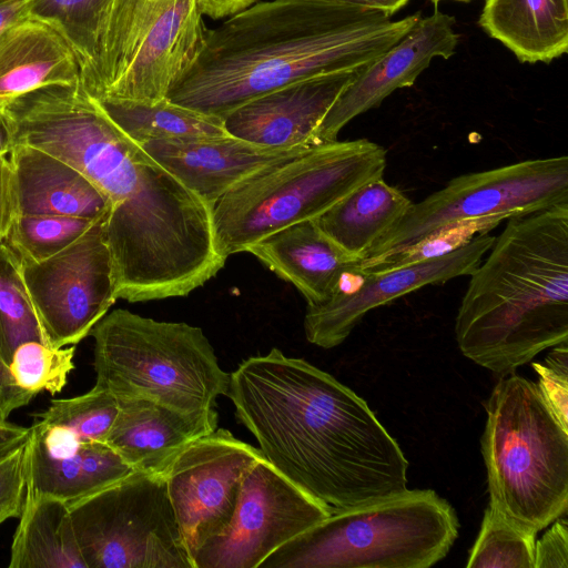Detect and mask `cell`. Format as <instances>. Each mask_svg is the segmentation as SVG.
Here are the masks:
<instances>
[{
  "instance_id": "1",
  "label": "cell",
  "mask_w": 568,
  "mask_h": 568,
  "mask_svg": "<svg viewBox=\"0 0 568 568\" xmlns=\"http://www.w3.org/2000/svg\"><path fill=\"white\" fill-rule=\"evenodd\" d=\"M226 396L264 458L332 513L407 489L408 462L367 403L272 348L230 374Z\"/></svg>"
},
{
  "instance_id": "2",
  "label": "cell",
  "mask_w": 568,
  "mask_h": 568,
  "mask_svg": "<svg viewBox=\"0 0 568 568\" xmlns=\"http://www.w3.org/2000/svg\"><path fill=\"white\" fill-rule=\"evenodd\" d=\"M420 12L390 20L338 0H267L206 31L195 62L166 99L223 118L314 75L366 67L399 41Z\"/></svg>"
},
{
  "instance_id": "3",
  "label": "cell",
  "mask_w": 568,
  "mask_h": 568,
  "mask_svg": "<svg viewBox=\"0 0 568 568\" xmlns=\"http://www.w3.org/2000/svg\"><path fill=\"white\" fill-rule=\"evenodd\" d=\"M507 220L455 321L463 355L499 376L568 342V202Z\"/></svg>"
},
{
  "instance_id": "4",
  "label": "cell",
  "mask_w": 568,
  "mask_h": 568,
  "mask_svg": "<svg viewBox=\"0 0 568 568\" xmlns=\"http://www.w3.org/2000/svg\"><path fill=\"white\" fill-rule=\"evenodd\" d=\"M385 168V149L358 139L315 145L257 171L211 205L219 254L227 260L275 231L317 219Z\"/></svg>"
},
{
  "instance_id": "5",
  "label": "cell",
  "mask_w": 568,
  "mask_h": 568,
  "mask_svg": "<svg viewBox=\"0 0 568 568\" xmlns=\"http://www.w3.org/2000/svg\"><path fill=\"white\" fill-rule=\"evenodd\" d=\"M480 438L489 504L538 532L568 508V428L536 383L501 376L486 402Z\"/></svg>"
},
{
  "instance_id": "6",
  "label": "cell",
  "mask_w": 568,
  "mask_h": 568,
  "mask_svg": "<svg viewBox=\"0 0 568 568\" xmlns=\"http://www.w3.org/2000/svg\"><path fill=\"white\" fill-rule=\"evenodd\" d=\"M459 520L433 489L408 488L333 511L258 568H428L454 545Z\"/></svg>"
},
{
  "instance_id": "7",
  "label": "cell",
  "mask_w": 568,
  "mask_h": 568,
  "mask_svg": "<svg viewBox=\"0 0 568 568\" xmlns=\"http://www.w3.org/2000/svg\"><path fill=\"white\" fill-rule=\"evenodd\" d=\"M94 386L119 400L145 398L185 413L215 409L230 374L199 326L118 308L91 329Z\"/></svg>"
},
{
  "instance_id": "8",
  "label": "cell",
  "mask_w": 568,
  "mask_h": 568,
  "mask_svg": "<svg viewBox=\"0 0 568 568\" xmlns=\"http://www.w3.org/2000/svg\"><path fill=\"white\" fill-rule=\"evenodd\" d=\"M197 0H111L81 83L95 100L166 99L203 49Z\"/></svg>"
},
{
  "instance_id": "9",
  "label": "cell",
  "mask_w": 568,
  "mask_h": 568,
  "mask_svg": "<svg viewBox=\"0 0 568 568\" xmlns=\"http://www.w3.org/2000/svg\"><path fill=\"white\" fill-rule=\"evenodd\" d=\"M68 505L87 568H193L163 474L134 470Z\"/></svg>"
},
{
  "instance_id": "10",
  "label": "cell",
  "mask_w": 568,
  "mask_h": 568,
  "mask_svg": "<svg viewBox=\"0 0 568 568\" xmlns=\"http://www.w3.org/2000/svg\"><path fill=\"white\" fill-rule=\"evenodd\" d=\"M567 202L566 155L459 175L423 201L413 203L362 261L400 252L465 221L509 219Z\"/></svg>"
},
{
  "instance_id": "11",
  "label": "cell",
  "mask_w": 568,
  "mask_h": 568,
  "mask_svg": "<svg viewBox=\"0 0 568 568\" xmlns=\"http://www.w3.org/2000/svg\"><path fill=\"white\" fill-rule=\"evenodd\" d=\"M7 109L17 124V144L39 149L72 166L106 197L140 150L81 81L41 88Z\"/></svg>"
},
{
  "instance_id": "12",
  "label": "cell",
  "mask_w": 568,
  "mask_h": 568,
  "mask_svg": "<svg viewBox=\"0 0 568 568\" xmlns=\"http://www.w3.org/2000/svg\"><path fill=\"white\" fill-rule=\"evenodd\" d=\"M105 215L55 255L40 262L19 261L31 302L52 347L78 344L118 300L104 234Z\"/></svg>"
},
{
  "instance_id": "13",
  "label": "cell",
  "mask_w": 568,
  "mask_h": 568,
  "mask_svg": "<svg viewBox=\"0 0 568 568\" xmlns=\"http://www.w3.org/2000/svg\"><path fill=\"white\" fill-rule=\"evenodd\" d=\"M331 514L261 458L243 478L229 527L196 550L193 568H258L274 550Z\"/></svg>"
},
{
  "instance_id": "14",
  "label": "cell",
  "mask_w": 568,
  "mask_h": 568,
  "mask_svg": "<svg viewBox=\"0 0 568 568\" xmlns=\"http://www.w3.org/2000/svg\"><path fill=\"white\" fill-rule=\"evenodd\" d=\"M261 458L260 448L216 428L186 446L166 469L169 498L191 559L226 530L243 478Z\"/></svg>"
},
{
  "instance_id": "15",
  "label": "cell",
  "mask_w": 568,
  "mask_h": 568,
  "mask_svg": "<svg viewBox=\"0 0 568 568\" xmlns=\"http://www.w3.org/2000/svg\"><path fill=\"white\" fill-rule=\"evenodd\" d=\"M495 239L485 232L438 256L382 272L344 273L325 301L307 305L306 339L323 348L338 346L369 311L425 285L470 275Z\"/></svg>"
},
{
  "instance_id": "16",
  "label": "cell",
  "mask_w": 568,
  "mask_h": 568,
  "mask_svg": "<svg viewBox=\"0 0 568 568\" xmlns=\"http://www.w3.org/2000/svg\"><path fill=\"white\" fill-rule=\"evenodd\" d=\"M458 41L454 17L438 10L420 17L338 97L316 130L315 145L337 141L338 133L351 120L378 106L395 90L412 87L434 58L454 55Z\"/></svg>"
},
{
  "instance_id": "17",
  "label": "cell",
  "mask_w": 568,
  "mask_h": 568,
  "mask_svg": "<svg viewBox=\"0 0 568 568\" xmlns=\"http://www.w3.org/2000/svg\"><path fill=\"white\" fill-rule=\"evenodd\" d=\"M366 67L314 75L260 95L224 115V129L270 148L315 146L324 116Z\"/></svg>"
},
{
  "instance_id": "18",
  "label": "cell",
  "mask_w": 568,
  "mask_h": 568,
  "mask_svg": "<svg viewBox=\"0 0 568 568\" xmlns=\"http://www.w3.org/2000/svg\"><path fill=\"white\" fill-rule=\"evenodd\" d=\"M140 146L210 206L257 171L310 149L270 148L229 134L158 140Z\"/></svg>"
},
{
  "instance_id": "19",
  "label": "cell",
  "mask_w": 568,
  "mask_h": 568,
  "mask_svg": "<svg viewBox=\"0 0 568 568\" xmlns=\"http://www.w3.org/2000/svg\"><path fill=\"white\" fill-rule=\"evenodd\" d=\"M217 419L216 409L185 413L145 398L121 399L105 443L134 470L164 475L186 446L217 428Z\"/></svg>"
},
{
  "instance_id": "20",
  "label": "cell",
  "mask_w": 568,
  "mask_h": 568,
  "mask_svg": "<svg viewBox=\"0 0 568 568\" xmlns=\"http://www.w3.org/2000/svg\"><path fill=\"white\" fill-rule=\"evenodd\" d=\"M18 215H60L98 220L111 206L85 175L50 154L17 144L9 158Z\"/></svg>"
},
{
  "instance_id": "21",
  "label": "cell",
  "mask_w": 568,
  "mask_h": 568,
  "mask_svg": "<svg viewBox=\"0 0 568 568\" xmlns=\"http://www.w3.org/2000/svg\"><path fill=\"white\" fill-rule=\"evenodd\" d=\"M80 81L74 51L49 24L29 17L1 34L0 109L41 88Z\"/></svg>"
},
{
  "instance_id": "22",
  "label": "cell",
  "mask_w": 568,
  "mask_h": 568,
  "mask_svg": "<svg viewBox=\"0 0 568 568\" xmlns=\"http://www.w3.org/2000/svg\"><path fill=\"white\" fill-rule=\"evenodd\" d=\"M273 273L292 283L307 305L325 301L342 275L359 262L351 258L315 224L298 222L260 240L246 250Z\"/></svg>"
},
{
  "instance_id": "23",
  "label": "cell",
  "mask_w": 568,
  "mask_h": 568,
  "mask_svg": "<svg viewBox=\"0 0 568 568\" xmlns=\"http://www.w3.org/2000/svg\"><path fill=\"white\" fill-rule=\"evenodd\" d=\"M478 23L524 63L568 51V0H485Z\"/></svg>"
},
{
  "instance_id": "24",
  "label": "cell",
  "mask_w": 568,
  "mask_h": 568,
  "mask_svg": "<svg viewBox=\"0 0 568 568\" xmlns=\"http://www.w3.org/2000/svg\"><path fill=\"white\" fill-rule=\"evenodd\" d=\"M27 454V491L65 503L87 497L134 471L104 442H82L57 457L29 437Z\"/></svg>"
},
{
  "instance_id": "25",
  "label": "cell",
  "mask_w": 568,
  "mask_h": 568,
  "mask_svg": "<svg viewBox=\"0 0 568 568\" xmlns=\"http://www.w3.org/2000/svg\"><path fill=\"white\" fill-rule=\"evenodd\" d=\"M412 204L382 176L347 194L314 222L351 258L362 261Z\"/></svg>"
},
{
  "instance_id": "26",
  "label": "cell",
  "mask_w": 568,
  "mask_h": 568,
  "mask_svg": "<svg viewBox=\"0 0 568 568\" xmlns=\"http://www.w3.org/2000/svg\"><path fill=\"white\" fill-rule=\"evenodd\" d=\"M10 552V568H87L68 503L26 493Z\"/></svg>"
},
{
  "instance_id": "27",
  "label": "cell",
  "mask_w": 568,
  "mask_h": 568,
  "mask_svg": "<svg viewBox=\"0 0 568 568\" xmlns=\"http://www.w3.org/2000/svg\"><path fill=\"white\" fill-rule=\"evenodd\" d=\"M37 341L50 345L37 316L20 262L12 250L0 243V419L30 403L13 385L8 366L21 344Z\"/></svg>"
},
{
  "instance_id": "28",
  "label": "cell",
  "mask_w": 568,
  "mask_h": 568,
  "mask_svg": "<svg viewBox=\"0 0 568 568\" xmlns=\"http://www.w3.org/2000/svg\"><path fill=\"white\" fill-rule=\"evenodd\" d=\"M112 122L141 145L158 140H187L226 135L223 119L176 104L168 99L152 102L97 100Z\"/></svg>"
},
{
  "instance_id": "29",
  "label": "cell",
  "mask_w": 568,
  "mask_h": 568,
  "mask_svg": "<svg viewBox=\"0 0 568 568\" xmlns=\"http://www.w3.org/2000/svg\"><path fill=\"white\" fill-rule=\"evenodd\" d=\"M536 536V531L515 524L489 504L466 567L534 568Z\"/></svg>"
},
{
  "instance_id": "30",
  "label": "cell",
  "mask_w": 568,
  "mask_h": 568,
  "mask_svg": "<svg viewBox=\"0 0 568 568\" xmlns=\"http://www.w3.org/2000/svg\"><path fill=\"white\" fill-rule=\"evenodd\" d=\"M111 0H31L29 17L55 29L83 73L93 62L100 26Z\"/></svg>"
},
{
  "instance_id": "31",
  "label": "cell",
  "mask_w": 568,
  "mask_h": 568,
  "mask_svg": "<svg viewBox=\"0 0 568 568\" xmlns=\"http://www.w3.org/2000/svg\"><path fill=\"white\" fill-rule=\"evenodd\" d=\"M98 220L60 215H18L3 242L20 262H40L68 247Z\"/></svg>"
},
{
  "instance_id": "32",
  "label": "cell",
  "mask_w": 568,
  "mask_h": 568,
  "mask_svg": "<svg viewBox=\"0 0 568 568\" xmlns=\"http://www.w3.org/2000/svg\"><path fill=\"white\" fill-rule=\"evenodd\" d=\"M118 413V398L93 386L83 395L52 400L45 412L36 415V420L64 429L79 442L105 443Z\"/></svg>"
},
{
  "instance_id": "33",
  "label": "cell",
  "mask_w": 568,
  "mask_h": 568,
  "mask_svg": "<svg viewBox=\"0 0 568 568\" xmlns=\"http://www.w3.org/2000/svg\"><path fill=\"white\" fill-rule=\"evenodd\" d=\"M75 346L52 347L29 341L16 348L8 366L13 385L31 402L42 392L58 394L73 371Z\"/></svg>"
},
{
  "instance_id": "34",
  "label": "cell",
  "mask_w": 568,
  "mask_h": 568,
  "mask_svg": "<svg viewBox=\"0 0 568 568\" xmlns=\"http://www.w3.org/2000/svg\"><path fill=\"white\" fill-rule=\"evenodd\" d=\"M501 220L504 219L495 216L458 223L446 229L436 236L427 239L400 252L375 260L361 261L355 265L354 272L358 274L382 272L445 254L464 245L476 234L488 232Z\"/></svg>"
},
{
  "instance_id": "35",
  "label": "cell",
  "mask_w": 568,
  "mask_h": 568,
  "mask_svg": "<svg viewBox=\"0 0 568 568\" xmlns=\"http://www.w3.org/2000/svg\"><path fill=\"white\" fill-rule=\"evenodd\" d=\"M539 379L537 386L547 405L568 428V347L567 342L554 346L545 362L531 364Z\"/></svg>"
},
{
  "instance_id": "36",
  "label": "cell",
  "mask_w": 568,
  "mask_h": 568,
  "mask_svg": "<svg viewBox=\"0 0 568 568\" xmlns=\"http://www.w3.org/2000/svg\"><path fill=\"white\" fill-rule=\"evenodd\" d=\"M27 443L0 458V525L19 517L23 508L28 477Z\"/></svg>"
},
{
  "instance_id": "37",
  "label": "cell",
  "mask_w": 568,
  "mask_h": 568,
  "mask_svg": "<svg viewBox=\"0 0 568 568\" xmlns=\"http://www.w3.org/2000/svg\"><path fill=\"white\" fill-rule=\"evenodd\" d=\"M534 568H568V523L565 516L557 518L536 541Z\"/></svg>"
},
{
  "instance_id": "38",
  "label": "cell",
  "mask_w": 568,
  "mask_h": 568,
  "mask_svg": "<svg viewBox=\"0 0 568 568\" xmlns=\"http://www.w3.org/2000/svg\"><path fill=\"white\" fill-rule=\"evenodd\" d=\"M16 217L13 173L9 159L0 156V243Z\"/></svg>"
},
{
  "instance_id": "39",
  "label": "cell",
  "mask_w": 568,
  "mask_h": 568,
  "mask_svg": "<svg viewBox=\"0 0 568 568\" xmlns=\"http://www.w3.org/2000/svg\"><path fill=\"white\" fill-rule=\"evenodd\" d=\"M197 2L204 16L221 19L248 8L257 0H197Z\"/></svg>"
},
{
  "instance_id": "40",
  "label": "cell",
  "mask_w": 568,
  "mask_h": 568,
  "mask_svg": "<svg viewBox=\"0 0 568 568\" xmlns=\"http://www.w3.org/2000/svg\"><path fill=\"white\" fill-rule=\"evenodd\" d=\"M31 434V427L9 422L0 424V458L24 445Z\"/></svg>"
},
{
  "instance_id": "41",
  "label": "cell",
  "mask_w": 568,
  "mask_h": 568,
  "mask_svg": "<svg viewBox=\"0 0 568 568\" xmlns=\"http://www.w3.org/2000/svg\"><path fill=\"white\" fill-rule=\"evenodd\" d=\"M31 0H0V37L14 23L29 18Z\"/></svg>"
},
{
  "instance_id": "42",
  "label": "cell",
  "mask_w": 568,
  "mask_h": 568,
  "mask_svg": "<svg viewBox=\"0 0 568 568\" xmlns=\"http://www.w3.org/2000/svg\"><path fill=\"white\" fill-rule=\"evenodd\" d=\"M17 145V124L9 110L0 109V156L10 154Z\"/></svg>"
},
{
  "instance_id": "43",
  "label": "cell",
  "mask_w": 568,
  "mask_h": 568,
  "mask_svg": "<svg viewBox=\"0 0 568 568\" xmlns=\"http://www.w3.org/2000/svg\"><path fill=\"white\" fill-rule=\"evenodd\" d=\"M366 10L382 12L392 17L402 9L409 0H338Z\"/></svg>"
},
{
  "instance_id": "44",
  "label": "cell",
  "mask_w": 568,
  "mask_h": 568,
  "mask_svg": "<svg viewBox=\"0 0 568 568\" xmlns=\"http://www.w3.org/2000/svg\"><path fill=\"white\" fill-rule=\"evenodd\" d=\"M433 1L434 3H438L440 0H430ZM458 1H465V0H458Z\"/></svg>"
},
{
  "instance_id": "45",
  "label": "cell",
  "mask_w": 568,
  "mask_h": 568,
  "mask_svg": "<svg viewBox=\"0 0 568 568\" xmlns=\"http://www.w3.org/2000/svg\"><path fill=\"white\" fill-rule=\"evenodd\" d=\"M2 423H3V420L0 419V424H2Z\"/></svg>"
},
{
  "instance_id": "46",
  "label": "cell",
  "mask_w": 568,
  "mask_h": 568,
  "mask_svg": "<svg viewBox=\"0 0 568 568\" xmlns=\"http://www.w3.org/2000/svg\"><path fill=\"white\" fill-rule=\"evenodd\" d=\"M465 1H467V0H465Z\"/></svg>"
}]
</instances>
